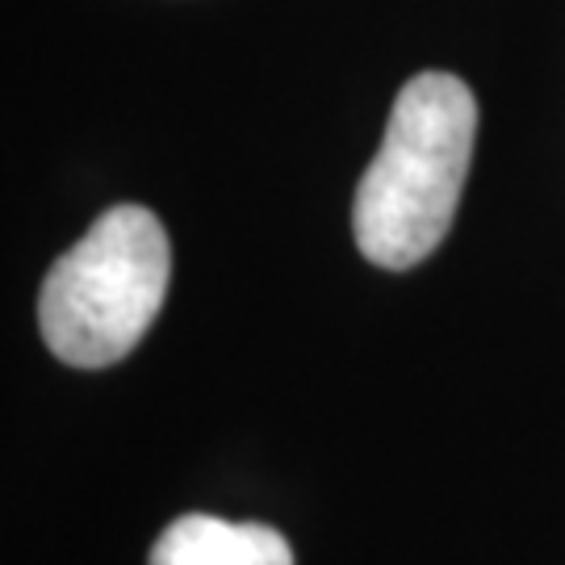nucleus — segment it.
I'll list each match as a JSON object with an SVG mask.
<instances>
[{
	"instance_id": "3",
	"label": "nucleus",
	"mask_w": 565,
	"mask_h": 565,
	"mask_svg": "<svg viewBox=\"0 0 565 565\" xmlns=\"http://www.w3.org/2000/svg\"><path fill=\"white\" fill-rule=\"evenodd\" d=\"M147 565H294V548L268 524L181 515L160 532Z\"/></svg>"
},
{
	"instance_id": "2",
	"label": "nucleus",
	"mask_w": 565,
	"mask_h": 565,
	"mask_svg": "<svg viewBox=\"0 0 565 565\" xmlns=\"http://www.w3.org/2000/svg\"><path fill=\"white\" fill-rule=\"evenodd\" d=\"M168 277L172 247L160 218L147 205H109L42 277V343L72 369L118 364L156 323Z\"/></svg>"
},
{
	"instance_id": "1",
	"label": "nucleus",
	"mask_w": 565,
	"mask_h": 565,
	"mask_svg": "<svg viewBox=\"0 0 565 565\" xmlns=\"http://www.w3.org/2000/svg\"><path fill=\"white\" fill-rule=\"evenodd\" d=\"M473 135L478 102L461 76L419 72L403 84L352 202L364 260L415 268L440 247L461 202Z\"/></svg>"
}]
</instances>
